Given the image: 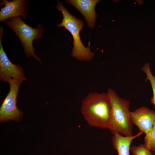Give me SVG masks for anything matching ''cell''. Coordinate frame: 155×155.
<instances>
[{
  "label": "cell",
  "instance_id": "cell-12",
  "mask_svg": "<svg viewBox=\"0 0 155 155\" xmlns=\"http://www.w3.org/2000/svg\"><path fill=\"white\" fill-rule=\"evenodd\" d=\"M145 135L144 145L150 150L155 152V123L151 129Z\"/></svg>",
  "mask_w": 155,
  "mask_h": 155
},
{
  "label": "cell",
  "instance_id": "cell-14",
  "mask_svg": "<svg viewBox=\"0 0 155 155\" xmlns=\"http://www.w3.org/2000/svg\"><path fill=\"white\" fill-rule=\"evenodd\" d=\"M154 154L155 155V152H154Z\"/></svg>",
  "mask_w": 155,
  "mask_h": 155
},
{
  "label": "cell",
  "instance_id": "cell-11",
  "mask_svg": "<svg viewBox=\"0 0 155 155\" xmlns=\"http://www.w3.org/2000/svg\"><path fill=\"white\" fill-rule=\"evenodd\" d=\"M142 70L146 75V81L148 80L151 85L153 92V96L150 99L151 103L154 105L155 109V76L153 75L152 73L150 63H147L142 67Z\"/></svg>",
  "mask_w": 155,
  "mask_h": 155
},
{
  "label": "cell",
  "instance_id": "cell-5",
  "mask_svg": "<svg viewBox=\"0 0 155 155\" xmlns=\"http://www.w3.org/2000/svg\"><path fill=\"white\" fill-rule=\"evenodd\" d=\"M23 81L21 80L14 79L8 82L10 90L0 107L1 122L10 120L19 121L22 119L23 113L18 108L16 104L19 90Z\"/></svg>",
  "mask_w": 155,
  "mask_h": 155
},
{
  "label": "cell",
  "instance_id": "cell-4",
  "mask_svg": "<svg viewBox=\"0 0 155 155\" xmlns=\"http://www.w3.org/2000/svg\"><path fill=\"white\" fill-rule=\"evenodd\" d=\"M15 32L19 39L27 57H33L42 64L40 59L34 53L33 46L34 40H39L42 37L44 30L41 24L33 28L26 24L21 16L8 19L3 21Z\"/></svg>",
  "mask_w": 155,
  "mask_h": 155
},
{
  "label": "cell",
  "instance_id": "cell-3",
  "mask_svg": "<svg viewBox=\"0 0 155 155\" xmlns=\"http://www.w3.org/2000/svg\"><path fill=\"white\" fill-rule=\"evenodd\" d=\"M57 1V3L55 8L62 12L63 17L61 23L57 24V26L59 28L64 27L70 32L73 38L71 56L80 61L91 60L93 57L94 53L90 49V43L88 47H85L80 37V32L84 25L83 21L70 14L61 2Z\"/></svg>",
  "mask_w": 155,
  "mask_h": 155
},
{
  "label": "cell",
  "instance_id": "cell-13",
  "mask_svg": "<svg viewBox=\"0 0 155 155\" xmlns=\"http://www.w3.org/2000/svg\"><path fill=\"white\" fill-rule=\"evenodd\" d=\"M130 150L132 155H155L143 144L138 146L132 145Z\"/></svg>",
  "mask_w": 155,
  "mask_h": 155
},
{
  "label": "cell",
  "instance_id": "cell-7",
  "mask_svg": "<svg viewBox=\"0 0 155 155\" xmlns=\"http://www.w3.org/2000/svg\"><path fill=\"white\" fill-rule=\"evenodd\" d=\"M1 5L0 22L4 21L8 19L21 16L24 20L26 19L28 11L29 1L27 0H1Z\"/></svg>",
  "mask_w": 155,
  "mask_h": 155
},
{
  "label": "cell",
  "instance_id": "cell-10",
  "mask_svg": "<svg viewBox=\"0 0 155 155\" xmlns=\"http://www.w3.org/2000/svg\"><path fill=\"white\" fill-rule=\"evenodd\" d=\"M143 133L140 131L135 135L125 136L117 133H114L111 138L113 146L118 155H130V147L132 141Z\"/></svg>",
  "mask_w": 155,
  "mask_h": 155
},
{
  "label": "cell",
  "instance_id": "cell-6",
  "mask_svg": "<svg viewBox=\"0 0 155 155\" xmlns=\"http://www.w3.org/2000/svg\"><path fill=\"white\" fill-rule=\"evenodd\" d=\"M3 28H0V80L8 82L11 80H27L22 67L19 65L12 63L9 60L3 49L2 43L4 34Z\"/></svg>",
  "mask_w": 155,
  "mask_h": 155
},
{
  "label": "cell",
  "instance_id": "cell-9",
  "mask_svg": "<svg viewBox=\"0 0 155 155\" xmlns=\"http://www.w3.org/2000/svg\"><path fill=\"white\" fill-rule=\"evenodd\" d=\"M98 0H67L66 3L75 7L85 18L87 26L92 28L95 25L97 16L95 11Z\"/></svg>",
  "mask_w": 155,
  "mask_h": 155
},
{
  "label": "cell",
  "instance_id": "cell-2",
  "mask_svg": "<svg viewBox=\"0 0 155 155\" xmlns=\"http://www.w3.org/2000/svg\"><path fill=\"white\" fill-rule=\"evenodd\" d=\"M111 104L110 130L113 134L117 133L125 136L132 135L133 123L129 111L130 102L119 97L112 89L107 92Z\"/></svg>",
  "mask_w": 155,
  "mask_h": 155
},
{
  "label": "cell",
  "instance_id": "cell-1",
  "mask_svg": "<svg viewBox=\"0 0 155 155\" xmlns=\"http://www.w3.org/2000/svg\"><path fill=\"white\" fill-rule=\"evenodd\" d=\"M111 109L107 93L92 92L81 101V114L92 127L109 129Z\"/></svg>",
  "mask_w": 155,
  "mask_h": 155
},
{
  "label": "cell",
  "instance_id": "cell-8",
  "mask_svg": "<svg viewBox=\"0 0 155 155\" xmlns=\"http://www.w3.org/2000/svg\"><path fill=\"white\" fill-rule=\"evenodd\" d=\"M131 115L133 124L145 135L155 123V111L147 107H139L131 112Z\"/></svg>",
  "mask_w": 155,
  "mask_h": 155
}]
</instances>
